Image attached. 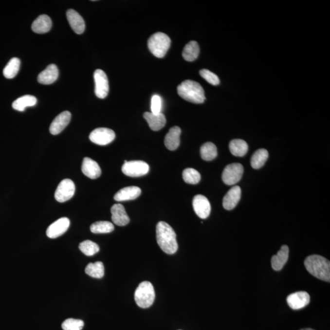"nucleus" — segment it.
Wrapping results in <instances>:
<instances>
[{
	"instance_id": "nucleus-1",
	"label": "nucleus",
	"mask_w": 330,
	"mask_h": 330,
	"mask_svg": "<svg viewBox=\"0 0 330 330\" xmlns=\"http://www.w3.org/2000/svg\"><path fill=\"white\" fill-rule=\"evenodd\" d=\"M158 245L165 253L173 255L178 250L176 234L174 229L166 222L158 223L156 228Z\"/></svg>"
},
{
	"instance_id": "nucleus-2",
	"label": "nucleus",
	"mask_w": 330,
	"mask_h": 330,
	"mask_svg": "<svg viewBox=\"0 0 330 330\" xmlns=\"http://www.w3.org/2000/svg\"><path fill=\"white\" fill-rule=\"evenodd\" d=\"M305 266L315 278L330 281V262L326 258L319 255L310 256L305 260Z\"/></svg>"
},
{
	"instance_id": "nucleus-3",
	"label": "nucleus",
	"mask_w": 330,
	"mask_h": 330,
	"mask_svg": "<svg viewBox=\"0 0 330 330\" xmlns=\"http://www.w3.org/2000/svg\"><path fill=\"white\" fill-rule=\"evenodd\" d=\"M178 92L179 96L193 104H202L205 100L204 89L195 81H183L178 86Z\"/></svg>"
},
{
	"instance_id": "nucleus-4",
	"label": "nucleus",
	"mask_w": 330,
	"mask_h": 330,
	"mask_svg": "<svg viewBox=\"0 0 330 330\" xmlns=\"http://www.w3.org/2000/svg\"><path fill=\"white\" fill-rule=\"evenodd\" d=\"M148 48L155 57L164 58L171 45V39L164 33H155L149 37L147 42Z\"/></svg>"
},
{
	"instance_id": "nucleus-5",
	"label": "nucleus",
	"mask_w": 330,
	"mask_h": 330,
	"mask_svg": "<svg viewBox=\"0 0 330 330\" xmlns=\"http://www.w3.org/2000/svg\"><path fill=\"white\" fill-rule=\"evenodd\" d=\"M154 286L149 281H143L139 284L135 293V300L138 307L149 308L155 300Z\"/></svg>"
},
{
	"instance_id": "nucleus-6",
	"label": "nucleus",
	"mask_w": 330,
	"mask_h": 330,
	"mask_svg": "<svg viewBox=\"0 0 330 330\" xmlns=\"http://www.w3.org/2000/svg\"><path fill=\"white\" fill-rule=\"evenodd\" d=\"M122 171L125 175L131 178H138L146 175L149 171V165L143 161L124 162Z\"/></svg>"
},
{
	"instance_id": "nucleus-7",
	"label": "nucleus",
	"mask_w": 330,
	"mask_h": 330,
	"mask_svg": "<svg viewBox=\"0 0 330 330\" xmlns=\"http://www.w3.org/2000/svg\"><path fill=\"white\" fill-rule=\"evenodd\" d=\"M243 167L240 164L227 165L222 174L223 183L228 185H233L240 181L243 174Z\"/></svg>"
},
{
	"instance_id": "nucleus-8",
	"label": "nucleus",
	"mask_w": 330,
	"mask_h": 330,
	"mask_svg": "<svg viewBox=\"0 0 330 330\" xmlns=\"http://www.w3.org/2000/svg\"><path fill=\"white\" fill-rule=\"evenodd\" d=\"M75 186L71 179H66L59 183L55 193V198L59 202H64L71 200L75 194Z\"/></svg>"
},
{
	"instance_id": "nucleus-9",
	"label": "nucleus",
	"mask_w": 330,
	"mask_h": 330,
	"mask_svg": "<svg viewBox=\"0 0 330 330\" xmlns=\"http://www.w3.org/2000/svg\"><path fill=\"white\" fill-rule=\"evenodd\" d=\"M116 137L113 130L108 128H98L93 130L90 135V139L95 144L105 146L110 144Z\"/></svg>"
},
{
	"instance_id": "nucleus-10",
	"label": "nucleus",
	"mask_w": 330,
	"mask_h": 330,
	"mask_svg": "<svg viewBox=\"0 0 330 330\" xmlns=\"http://www.w3.org/2000/svg\"><path fill=\"white\" fill-rule=\"evenodd\" d=\"M95 94L99 99H105L109 94V83L106 73L100 69L94 72Z\"/></svg>"
},
{
	"instance_id": "nucleus-11",
	"label": "nucleus",
	"mask_w": 330,
	"mask_h": 330,
	"mask_svg": "<svg viewBox=\"0 0 330 330\" xmlns=\"http://www.w3.org/2000/svg\"><path fill=\"white\" fill-rule=\"evenodd\" d=\"M193 207L196 214L202 219H207L211 211V206L209 200L202 195L195 196L193 198Z\"/></svg>"
},
{
	"instance_id": "nucleus-12",
	"label": "nucleus",
	"mask_w": 330,
	"mask_h": 330,
	"mask_svg": "<svg viewBox=\"0 0 330 330\" xmlns=\"http://www.w3.org/2000/svg\"><path fill=\"white\" fill-rule=\"evenodd\" d=\"M69 226H70V220L68 218H61L53 223L47 228V236L50 238H58L68 231Z\"/></svg>"
},
{
	"instance_id": "nucleus-13",
	"label": "nucleus",
	"mask_w": 330,
	"mask_h": 330,
	"mask_svg": "<svg viewBox=\"0 0 330 330\" xmlns=\"http://www.w3.org/2000/svg\"><path fill=\"white\" fill-rule=\"evenodd\" d=\"M287 301L292 309L300 310L309 304L310 296L307 292H297L289 295L287 298Z\"/></svg>"
},
{
	"instance_id": "nucleus-14",
	"label": "nucleus",
	"mask_w": 330,
	"mask_h": 330,
	"mask_svg": "<svg viewBox=\"0 0 330 330\" xmlns=\"http://www.w3.org/2000/svg\"><path fill=\"white\" fill-rule=\"evenodd\" d=\"M71 119V113L68 111L62 112L53 121L50 127V132L56 135L60 133L68 126Z\"/></svg>"
},
{
	"instance_id": "nucleus-15",
	"label": "nucleus",
	"mask_w": 330,
	"mask_h": 330,
	"mask_svg": "<svg viewBox=\"0 0 330 330\" xmlns=\"http://www.w3.org/2000/svg\"><path fill=\"white\" fill-rule=\"evenodd\" d=\"M81 170L86 176L92 179L99 178L102 173L101 169L97 163L88 157L83 159Z\"/></svg>"
},
{
	"instance_id": "nucleus-16",
	"label": "nucleus",
	"mask_w": 330,
	"mask_h": 330,
	"mask_svg": "<svg viewBox=\"0 0 330 330\" xmlns=\"http://www.w3.org/2000/svg\"><path fill=\"white\" fill-rule=\"evenodd\" d=\"M67 18L74 32L78 35L85 32V23L84 20L77 12L73 9H69L66 13Z\"/></svg>"
},
{
	"instance_id": "nucleus-17",
	"label": "nucleus",
	"mask_w": 330,
	"mask_h": 330,
	"mask_svg": "<svg viewBox=\"0 0 330 330\" xmlns=\"http://www.w3.org/2000/svg\"><path fill=\"white\" fill-rule=\"evenodd\" d=\"M241 198V188L239 186H234L224 196L223 205L224 209L233 210L238 205Z\"/></svg>"
},
{
	"instance_id": "nucleus-18",
	"label": "nucleus",
	"mask_w": 330,
	"mask_h": 330,
	"mask_svg": "<svg viewBox=\"0 0 330 330\" xmlns=\"http://www.w3.org/2000/svg\"><path fill=\"white\" fill-rule=\"evenodd\" d=\"M111 212L112 221L116 225L124 226L130 222V218L127 214L125 208L123 205L121 204L113 205L111 207Z\"/></svg>"
},
{
	"instance_id": "nucleus-19",
	"label": "nucleus",
	"mask_w": 330,
	"mask_h": 330,
	"mask_svg": "<svg viewBox=\"0 0 330 330\" xmlns=\"http://www.w3.org/2000/svg\"><path fill=\"white\" fill-rule=\"evenodd\" d=\"M141 193H142V190L138 186H128L118 191L114 195V199L118 202L134 200L139 197Z\"/></svg>"
},
{
	"instance_id": "nucleus-20",
	"label": "nucleus",
	"mask_w": 330,
	"mask_h": 330,
	"mask_svg": "<svg viewBox=\"0 0 330 330\" xmlns=\"http://www.w3.org/2000/svg\"><path fill=\"white\" fill-rule=\"evenodd\" d=\"M58 75L59 71L57 66L55 64H50L39 73L37 80L40 84L51 85L58 79Z\"/></svg>"
},
{
	"instance_id": "nucleus-21",
	"label": "nucleus",
	"mask_w": 330,
	"mask_h": 330,
	"mask_svg": "<svg viewBox=\"0 0 330 330\" xmlns=\"http://www.w3.org/2000/svg\"><path fill=\"white\" fill-rule=\"evenodd\" d=\"M181 129L178 126L173 127L169 129L168 133L165 138V145L167 149L175 150L180 145V136Z\"/></svg>"
},
{
	"instance_id": "nucleus-22",
	"label": "nucleus",
	"mask_w": 330,
	"mask_h": 330,
	"mask_svg": "<svg viewBox=\"0 0 330 330\" xmlns=\"http://www.w3.org/2000/svg\"><path fill=\"white\" fill-rule=\"evenodd\" d=\"M144 118L149 124V128L154 131H159L164 128L166 124V118L164 114H154L151 112H146Z\"/></svg>"
},
{
	"instance_id": "nucleus-23",
	"label": "nucleus",
	"mask_w": 330,
	"mask_h": 330,
	"mask_svg": "<svg viewBox=\"0 0 330 330\" xmlns=\"http://www.w3.org/2000/svg\"><path fill=\"white\" fill-rule=\"evenodd\" d=\"M289 249L287 245L281 246L280 250L276 255L272 257L271 260L273 269L279 271L286 264L289 258Z\"/></svg>"
},
{
	"instance_id": "nucleus-24",
	"label": "nucleus",
	"mask_w": 330,
	"mask_h": 330,
	"mask_svg": "<svg viewBox=\"0 0 330 330\" xmlns=\"http://www.w3.org/2000/svg\"><path fill=\"white\" fill-rule=\"evenodd\" d=\"M52 26V20L50 17L41 15L38 17L33 23L32 28L33 32L37 34H44L51 30Z\"/></svg>"
},
{
	"instance_id": "nucleus-25",
	"label": "nucleus",
	"mask_w": 330,
	"mask_h": 330,
	"mask_svg": "<svg viewBox=\"0 0 330 330\" xmlns=\"http://www.w3.org/2000/svg\"><path fill=\"white\" fill-rule=\"evenodd\" d=\"M200 54V47L198 42L192 40L188 42L184 47L183 56L186 61H194L198 58Z\"/></svg>"
},
{
	"instance_id": "nucleus-26",
	"label": "nucleus",
	"mask_w": 330,
	"mask_h": 330,
	"mask_svg": "<svg viewBox=\"0 0 330 330\" xmlns=\"http://www.w3.org/2000/svg\"><path fill=\"white\" fill-rule=\"evenodd\" d=\"M37 104V98L33 95H25L16 99L13 102V108L18 111H23L26 107H33Z\"/></svg>"
},
{
	"instance_id": "nucleus-27",
	"label": "nucleus",
	"mask_w": 330,
	"mask_h": 330,
	"mask_svg": "<svg viewBox=\"0 0 330 330\" xmlns=\"http://www.w3.org/2000/svg\"><path fill=\"white\" fill-rule=\"evenodd\" d=\"M229 150L234 156L243 157L248 152V146L243 140H233L229 143Z\"/></svg>"
},
{
	"instance_id": "nucleus-28",
	"label": "nucleus",
	"mask_w": 330,
	"mask_h": 330,
	"mask_svg": "<svg viewBox=\"0 0 330 330\" xmlns=\"http://www.w3.org/2000/svg\"><path fill=\"white\" fill-rule=\"evenodd\" d=\"M269 158V152L265 149H258L253 155L251 159L252 168L257 169L262 168Z\"/></svg>"
},
{
	"instance_id": "nucleus-29",
	"label": "nucleus",
	"mask_w": 330,
	"mask_h": 330,
	"mask_svg": "<svg viewBox=\"0 0 330 330\" xmlns=\"http://www.w3.org/2000/svg\"><path fill=\"white\" fill-rule=\"evenodd\" d=\"M85 272L94 278H102L104 276L105 268L102 262L90 263L86 267Z\"/></svg>"
},
{
	"instance_id": "nucleus-30",
	"label": "nucleus",
	"mask_w": 330,
	"mask_h": 330,
	"mask_svg": "<svg viewBox=\"0 0 330 330\" xmlns=\"http://www.w3.org/2000/svg\"><path fill=\"white\" fill-rule=\"evenodd\" d=\"M201 156L205 161H211L217 157L218 152L216 146L214 143L208 142L205 143L201 147Z\"/></svg>"
},
{
	"instance_id": "nucleus-31",
	"label": "nucleus",
	"mask_w": 330,
	"mask_h": 330,
	"mask_svg": "<svg viewBox=\"0 0 330 330\" xmlns=\"http://www.w3.org/2000/svg\"><path fill=\"white\" fill-rule=\"evenodd\" d=\"M20 61L18 58H13L9 61V63L3 70V75L6 78L11 79L15 77L18 73L20 69Z\"/></svg>"
},
{
	"instance_id": "nucleus-32",
	"label": "nucleus",
	"mask_w": 330,
	"mask_h": 330,
	"mask_svg": "<svg viewBox=\"0 0 330 330\" xmlns=\"http://www.w3.org/2000/svg\"><path fill=\"white\" fill-rule=\"evenodd\" d=\"M114 227L113 224L107 221L95 222L90 227L91 231L94 234H107L113 231Z\"/></svg>"
},
{
	"instance_id": "nucleus-33",
	"label": "nucleus",
	"mask_w": 330,
	"mask_h": 330,
	"mask_svg": "<svg viewBox=\"0 0 330 330\" xmlns=\"http://www.w3.org/2000/svg\"><path fill=\"white\" fill-rule=\"evenodd\" d=\"M79 249L83 254L88 256V257H92V256L94 255L99 252L100 248L97 244L93 242V241L85 240L80 244Z\"/></svg>"
},
{
	"instance_id": "nucleus-34",
	"label": "nucleus",
	"mask_w": 330,
	"mask_h": 330,
	"mask_svg": "<svg viewBox=\"0 0 330 330\" xmlns=\"http://www.w3.org/2000/svg\"><path fill=\"white\" fill-rule=\"evenodd\" d=\"M183 181L189 184H197L201 181V174L197 170L193 168L184 169L183 173Z\"/></svg>"
},
{
	"instance_id": "nucleus-35",
	"label": "nucleus",
	"mask_w": 330,
	"mask_h": 330,
	"mask_svg": "<svg viewBox=\"0 0 330 330\" xmlns=\"http://www.w3.org/2000/svg\"><path fill=\"white\" fill-rule=\"evenodd\" d=\"M84 326L83 320L75 319H68L62 324L64 330H81Z\"/></svg>"
},
{
	"instance_id": "nucleus-36",
	"label": "nucleus",
	"mask_w": 330,
	"mask_h": 330,
	"mask_svg": "<svg viewBox=\"0 0 330 330\" xmlns=\"http://www.w3.org/2000/svg\"><path fill=\"white\" fill-rule=\"evenodd\" d=\"M201 76L205 80L214 86H217L220 84V79L218 77L216 74L212 73L211 71L207 69H202L200 72Z\"/></svg>"
},
{
	"instance_id": "nucleus-37",
	"label": "nucleus",
	"mask_w": 330,
	"mask_h": 330,
	"mask_svg": "<svg viewBox=\"0 0 330 330\" xmlns=\"http://www.w3.org/2000/svg\"><path fill=\"white\" fill-rule=\"evenodd\" d=\"M151 113L159 114L162 113V99L159 95H153L151 99Z\"/></svg>"
},
{
	"instance_id": "nucleus-38",
	"label": "nucleus",
	"mask_w": 330,
	"mask_h": 330,
	"mask_svg": "<svg viewBox=\"0 0 330 330\" xmlns=\"http://www.w3.org/2000/svg\"><path fill=\"white\" fill-rule=\"evenodd\" d=\"M300 330H314L312 329H301Z\"/></svg>"
}]
</instances>
